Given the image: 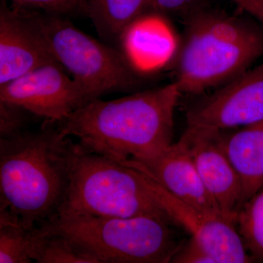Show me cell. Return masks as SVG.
<instances>
[{
	"mask_svg": "<svg viewBox=\"0 0 263 263\" xmlns=\"http://www.w3.org/2000/svg\"><path fill=\"white\" fill-rule=\"evenodd\" d=\"M181 94L174 81L117 100L95 99L56 124L88 152L119 162L145 160L172 144Z\"/></svg>",
	"mask_w": 263,
	"mask_h": 263,
	"instance_id": "6da1fadb",
	"label": "cell"
},
{
	"mask_svg": "<svg viewBox=\"0 0 263 263\" xmlns=\"http://www.w3.org/2000/svg\"><path fill=\"white\" fill-rule=\"evenodd\" d=\"M51 125L0 138V209L29 228L57 215L68 188L72 141Z\"/></svg>",
	"mask_w": 263,
	"mask_h": 263,
	"instance_id": "7a4b0ae2",
	"label": "cell"
},
{
	"mask_svg": "<svg viewBox=\"0 0 263 263\" xmlns=\"http://www.w3.org/2000/svg\"><path fill=\"white\" fill-rule=\"evenodd\" d=\"M262 56L263 26L195 10L175 57L174 81L182 94H200L243 73Z\"/></svg>",
	"mask_w": 263,
	"mask_h": 263,
	"instance_id": "3957f363",
	"label": "cell"
},
{
	"mask_svg": "<svg viewBox=\"0 0 263 263\" xmlns=\"http://www.w3.org/2000/svg\"><path fill=\"white\" fill-rule=\"evenodd\" d=\"M57 214L170 220L136 170L71 143L70 181Z\"/></svg>",
	"mask_w": 263,
	"mask_h": 263,
	"instance_id": "277c9868",
	"label": "cell"
},
{
	"mask_svg": "<svg viewBox=\"0 0 263 263\" xmlns=\"http://www.w3.org/2000/svg\"><path fill=\"white\" fill-rule=\"evenodd\" d=\"M98 263H167L183 245L167 219L62 215L46 221Z\"/></svg>",
	"mask_w": 263,
	"mask_h": 263,
	"instance_id": "5b68a950",
	"label": "cell"
},
{
	"mask_svg": "<svg viewBox=\"0 0 263 263\" xmlns=\"http://www.w3.org/2000/svg\"><path fill=\"white\" fill-rule=\"evenodd\" d=\"M32 13L57 62L80 85L88 102L141 82L143 72L120 48L91 37L64 15Z\"/></svg>",
	"mask_w": 263,
	"mask_h": 263,
	"instance_id": "8992f818",
	"label": "cell"
},
{
	"mask_svg": "<svg viewBox=\"0 0 263 263\" xmlns=\"http://www.w3.org/2000/svg\"><path fill=\"white\" fill-rule=\"evenodd\" d=\"M186 128L222 132L263 120V64L249 69L190 107Z\"/></svg>",
	"mask_w": 263,
	"mask_h": 263,
	"instance_id": "52a82bcc",
	"label": "cell"
},
{
	"mask_svg": "<svg viewBox=\"0 0 263 263\" xmlns=\"http://www.w3.org/2000/svg\"><path fill=\"white\" fill-rule=\"evenodd\" d=\"M140 174L151 195L170 220L188 233L215 263L254 262L235 222L183 201L146 175Z\"/></svg>",
	"mask_w": 263,
	"mask_h": 263,
	"instance_id": "ba28073f",
	"label": "cell"
},
{
	"mask_svg": "<svg viewBox=\"0 0 263 263\" xmlns=\"http://www.w3.org/2000/svg\"><path fill=\"white\" fill-rule=\"evenodd\" d=\"M58 62L41 66L0 86V100L46 119L61 122L88 103L80 85Z\"/></svg>",
	"mask_w": 263,
	"mask_h": 263,
	"instance_id": "9c48e42d",
	"label": "cell"
},
{
	"mask_svg": "<svg viewBox=\"0 0 263 263\" xmlns=\"http://www.w3.org/2000/svg\"><path fill=\"white\" fill-rule=\"evenodd\" d=\"M57 62L32 10L0 3V86Z\"/></svg>",
	"mask_w": 263,
	"mask_h": 263,
	"instance_id": "30bf717a",
	"label": "cell"
},
{
	"mask_svg": "<svg viewBox=\"0 0 263 263\" xmlns=\"http://www.w3.org/2000/svg\"><path fill=\"white\" fill-rule=\"evenodd\" d=\"M179 141L222 215L236 224L242 207L241 180L221 145L220 132L186 128Z\"/></svg>",
	"mask_w": 263,
	"mask_h": 263,
	"instance_id": "8fae6325",
	"label": "cell"
},
{
	"mask_svg": "<svg viewBox=\"0 0 263 263\" xmlns=\"http://www.w3.org/2000/svg\"><path fill=\"white\" fill-rule=\"evenodd\" d=\"M120 163L146 175L183 201L203 212L224 216L202 182L191 156L179 141L151 158Z\"/></svg>",
	"mask_w": 263,
	"mask_h": 263,
	"instance_id": "7c38bea8",
	"label": "cell"
},
{
	"mask_svg": "<svg viewBox=\"0 0 263 263\" xmlns=\"http://www.w3.org/2000/svg\"><path fill=\"white\" fill-rule=\"evenodd\" d=\"M163 15L145 13L123 33L119 48L143 73L165 66L174 60L178 45Z\"/></svg>",
	"mask_w": 263,
	"mask_h": 263,
	"instance_id": "4fadbf2b",
	"label": "cell"
},
{
	"mask_svg": "<svg viewBox=\"0 0 263 263\" xmlns=\"http://www.w3.org/2000/svg\"><path fill=\"white\" fill-rule=\"evenodd\" d=\"M220 139L241 180L243 206L263 189V120L230 133L220 132Z\"/></svg>",
	"mask_w": 263,
	"mask_h": 263,
	"instance_id": "5bb4252c",
	"label": "cell"
},
{
	"mask_svg": "<svg viewBox=\"0 0 263 263\" xmlns=\"http://www.w3.org/2000/svg\"><path fill=\"white\" fill-rule=\"evenodd\" d=\"M147 0H87L86 15L104 42L119 48L123 33L144 14Z\"/></svg>",
	"mask_w": 263,
	"mask_h": 263,
	"instance_id": "9a60e30c",
	"label": "cell"
},
{
	"mask_svg": "<svg viewBox=\"0 0 263 263\" xmlns=\"http://www.w3.org/2000/svg\"><path fill=\"white\" fill-rule=\"evenodd\" d=\"M47 233L46 224L27 228L17 216L0 209V262H35Z\"/></svg>",
	"mask_w": 263,
	"mask_h": 263,
	"instance_id": "2e32d148",
	"label": "cell"
},
{
	"mask_svg": "<svg viewBox=\"0 0 263 263\" xmlns=\"http://www.w3.org/2000/svg\"><path fill=\"white\" fill-rule=\"evenodd\" d=\"M236 228L254 262H263V189L243 204Z\"/></svg>",
	"mask_w": 263,
	"mask_h": 263,
	"instance_id": "e0dca14e",
	"label": "cell"
},
{
	"mask_svg": "<svg viewBox=\"0 0 263 263\" xmlns=\"http://www.w3.org/2000/svg\"><path fill=\"white\" fill-rule=\"evenodd\" d=\"M48 233L43 240L35 262L38 263H98L70 238L54 231L45 223Z\"/></svg>",
	"mask_w": 263,
	"mask_h": 263,
	"instance_id": "ac0fdd59",
	"label": "cell"
},
{
	"mask_svg": "<svg viewBox=\"0 0 263 263\" xmlns=\"http://www.w3.org/2000/svg\"><path fill=\"white\" fill-rule=\"evenodd\" d=\"M24 9L41 10L50 14L67 16L68 15H86L87 0H3Z\"/></svg>",
	"mask_w": 263,
	"mask_h": 263,
	"instance_id": "d6986e66",
	"label": "cell"
},
{
	"mask_svg": "<svg viewBox=\"0 0 263 263\" xmlns=\"http://www.w3.org/2000/svg\"><path fill=\"white\" fill-rule=\"evenodd\" d=\"M25 109L0 100V138H9L23 132L27 122Z\"/></svg>",
	"mask_w": 263,
	"mask_h": 263,
	"instance_id": "ffe728a7",
	"label": "cell"
},
{
	"mask_svg": "<svg viewBox=\"0 0 263 263\" xmlns=\"http://www.w3.org/2000/svg\"><path fill=\"white\" fill-rule=\"evenodd\" d=\"M171 262L215 263L212 256L191 238L183 243Z\"/></svg>",
	"mask_w": 263,
	"mask_h": 263,
	"instance_id": "44dd1931",
	"label": "cell"
},
{
	"mask_svg": "<svg viewBox=\"0 0 263 263\" xmlns=\"http://www.w3.org/2000/svg\"><path fill=\"white\" fill-rule=\"evenodd\" d=\"M196 3L197 0H147L145 13L164 15L188 11Z\"/></svg>",
	"mask_w": 263,
	"mask_h": 263,
	"instance_id": "7402d4cb",
	"label": "cell"
},
{
	"mask_svg": "<svg viewBox=\"0 0 263 263\" xmlns=\"http://www.w3.org/2000/svg\"><path fill=\"white\" fill-rule=\"evenodd\" d=\"M257 19L263 26V0H230Z\"/></svg>",
	"mask_w": 263,
	"mask_h": 263,
	"instance_id": "603a6c76",
	"label": "cell"
}]
</instances>
